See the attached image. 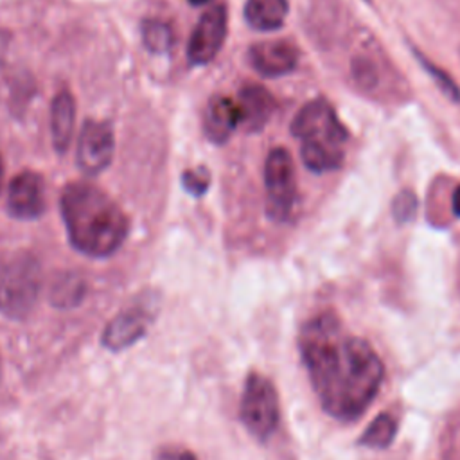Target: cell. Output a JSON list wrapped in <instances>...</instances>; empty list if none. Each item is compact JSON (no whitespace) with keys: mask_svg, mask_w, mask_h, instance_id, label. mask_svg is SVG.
<instances>
[{"mask_svg":"<svg viewBox=\"0 0 460 460\" xmlns=\"http://www.w3.org/2000/svg\"><path fill=\"white\" fill-rule=\"evenodd\" d=\"M84 280L77 273H61L56 277L50 288V302L58 307H72L77 305L84 296Z\"/></svg>","mask_w":460,"mask_h":460,"instance_id":"18","label":"cell"},{"mask_svg":"<svg viewBox=\"0 0 460 460\" xmlns=\"http://www.w3.org/2000/svg\"><path fill=\"white\" fill-rule=\"evenodd\" d=\"M228 31V9L225 4L208 7L196 22L189 43L187 59L194 66L210 63L221 50Z\"/></svg>","mask_w":460,"mask_h":460,"instance_id":"8","label":"cell"},{"mask_svg":"<svg viewBox=\"0 0 460 460\" xmlns=\"http://www.w3.org/2000/svg\"><path fill=\"white\" fill-rule=\"evenodd\" d=\"M411 54L420 63L424 72L433 79V83L442 92V95L447 97L451 102L460 104V86L455 83V79L444 68H440L435 61H431L428 56H424L417 47H411Z\"/></svg>","mask_w":460,"mask_h":460,"instance_id":"21","label":"cell"},{"mask_svg":"<svg viewBox=\"0 0 460 460\" xmlns=\"http://www.w3.org/2000/svg\"><path fill=\"white\" fill-rule=\"evenodd\" d=\"M115 153V133L108 120L88 119L77 140V167L86 176H97L110 167Z\"/></svg>","mask_w":460,"mask_h":460,"instance_id":"9","label":"cell"},{"mask_svg":"<svg viewBox=\"0 0 460 460\" xmlns=\"http://www.w3.org/2000/svg\"><path fill=\"white\" fill-rule=\"evenodd\" d=\"M451 210H453L455 217H460V185H456V189L453 190V196H451Z\"/></svg>","mask_w":460,"mask_h":460,"instance_id":"27","label":"cell"},{"mask_svg":"<svg viewBox=\"0 0 460 460\" xmlns=\"http://www.w3.org/2000/svg\"><path fill=\"white\" fill-rule=\"evenodd\" d=\"M5 208L14 219L31 221L40 217L47 210V189L43 176L31 169L18 172L9 181Z\"/></svg>","mask_w":460,"mask_h":460,"instance_id":"10","label":"cell"},{"mask_svg":"<svg viewBox=\"0 0 460 460\" xmlns=\"http://www.w3.org/2000/svg\"><path fill=\"white\" fill-rule=\"evenodd\" d=\"M156 460H198L190 451L178 449V447H167L162 449L156 456Z\"/></svg>","mask_w":460,"mask_h":460,"instance_id":"25","label":"cell"},{"mask_svg":"<svg viewBox=\"0 0 460 460\" xmlns=\"http://www.w3.org/2000/svg\"><path fill=\"white\" fill-rule=\"evenodd\" d=\"M237 106L241 111V126L246 133L261 131L277 110L273 93L257 83L244 84L237 93Z\"/></svg>","mask_w":460,"mask_h":460,"instance_id":"13","label":"cell"},{"mask_svg":"<svg viewBox=\"0 0 460 460\" xmlns=\"http://www.w3.org/2000/svg\"><path fill=\"white\" fill-rule=\"evenodd\" d=\"M59 210L70 244L83 255H113L128 237L126 212L90 181L66 183L59 196Z\"/></svg>","mask_w":460,"mask_h":460,"instance_id":"2","label":"cell"},{"mask_svg":"<svg viewBox=\"0 0 460 460\" xmlns=\"http://www.w3.org/2000/svg\"><path fill=\"white\" fill-rule=\"evenodd\" d=\"M289 131L300 140V158L311 172L323 174L343 165L349 131L327 99L305 102L293 117Z\"/></svg>","mask_w":460,"mask_h":460,"instance_id":"3","label":"cell"},{"mask_svg":"<svg viewBox=\"0 0 460 460\" xmlns=\"http://www.w3.org/2000/svg\"><path fill=\"white\" fill-rule=\"evenodd\" d=\"M300 352L322 408L341 420L361 415L377 395L385 367L363 338L343 332L332 313L309 320Z\"/></svg>","mask_w":460,"mask_h":460,"instance_id":"1","label":"cell"},{"mask_svg":"<svg viewBox=\"0 0 460 460\" xmlns=\"http://www.w3.org/2000/svg\"><path fill=\"white\" fill-rule=\"evenodd\" d=\"M394 74L395 72L390 66L388 58L370 34L361 38L356 50L349 56L347 81L361 95L379 97L388 93V90L394 86L390 79H399L392 77Z\"/></svg>","mask_w":460,"mask_h":460,"instance_id":"5","label":"cell"},{"mask_svg":"<svg viewBox=\"0 0 460 460\" xmlns=\"http://www.w3.org/2000/svg\"><path fill=\"white\" fill-rule=\"evenodd\" d=\"M0 377H2V363H0Z\"/></svg>","mask_w":460,"mask_h":460,"instance_id":"30","label":"cell"},{"mask_svg":"<svg viewBox=\"0 0 460 460\" xmlns=\"http://www.w3.org/2000/svg\"><path fill=\"white\" fill-rule=\"evenodd\" d=\"M41 288V266L27 250L0 253V313L22 320L27 318Z\"/></svg>","mask_w":460,"mask_h":460,"instance_id":"4","label":"cell"},{"mask_svg":"<svg viewBox=\"0 0 460 460\" xmlns=\"http://www.w3.org/2000/svg\"><path fill=\"white\" fill-rule=\"evenodd\" d=\"M266 214L271 221L291 219L296 203V171L286 147H273L264 162Z\"/></svg>","mask_w":460,"mask_h":460,"instance_id":"6","label":"cell"},{"mask_svg":"<svg viewBox=\"0 0 460 460\" xmlns=\"http://www.w3.org/2000/svg\"><path fill=\"white\" fill-rule=\"evenodd\" d=\"M181 185L190 196H203L210 187V172L205 167L185 169L181 172Z\"/></svg>","mask_w":460,"mask_h":460,"instance_id":"24","label":"cell"},{"mask_svg":"<svg viewBox=\"0 0 460 460\" xmlns=\"http://www.w3.org/2000/svg\"><path fill=\"white\" fill-rule=\"evenodd\" d=\"M75 126V99L68 88H59L50 102V137L54 149L66 153Z\"/></svg>","mask_w":460,"mask_h":460,"instance_id":"15","label":"cell"},{"mask_svg":"<svg viewBox=\"0 0 460 460\" xmlns=\"http://www.w3.org/2000/svg\"><path fill=\"white\" fill-rule=\"evenodd\" d=\"M345 13L343 5L336 4L334 0H320L314 5L313 13V34L318 38L320 43L334 41L336 38L347 34L345 25Z\"/></svg>","mask_w":460,"mask_h":460,"instance_id":"17","label":"cell"},{"mask_svg":"<svg viewBox=\"0 0 460 460\" xmlns=\"http://www.w3.org/2000/svg\"><path fill=\"white\" fill-rule=\"evenodd\" d=\"M241 420L259 440H266L279 424V397L271 381L257 372L246 377L241 397Z\"/></svg>","mask_w":460,"mask_h":460,"instance_id":"7","label":"cell"},{"mask_svg":"<svg viewBox=\"0 0 460 460\" xmlns=\"http://www.w3.org/2000/svg\"><path fill=\"white\" fill-rule=\"evenodd\" d=\"M419 210V198L411 189H401L392 201V216L399 225H406L415 219Z\"/></svg>","mask_w":460,"mask_h":460,"instance_id":"23","label":"cell"},{"mask_svg":"<svg viewBox=\"0 0 460 460\" xmlns=\"http://www.w3.org/2000/svg\"><path fill=\"white\" fill-rule=\"evenodd\" d=\"M2 185H4V158L0 153V190H2Z\"/></svg>","mask_w":460,"mask_h":460,"instance_id":"29","label":"cell"},{"mask_svg":"<svg viewBox=\"0 0 460 460\" xmlns=\"http://www.w3.org/2000/svg\"><path fill=\"white\" fill-rule=\"evenodd\" d=\"M11 84H9V99H7V104H9V110L14 111L18 117L27 110L29 106V101L34 97L36 93V84H34V79L31 75H25L23 72L11 77Z\"/></svg>","mask_w":460,"mask_h":460,"instance_id":"22","label":"cell"},{"mask_svg":"<svg viewBox=\"0 0 460 460\" xmlns=\"http://www.w3.org/2000/svg\"><path fill=\"white\" fill-rule=\"evenodd\" d=\"M142 43L151 54H165L171 50L174 43V32L172 27L164 20H144L140 25Z\"/></svg>","mask_w":460,"mask_h":460,"instance_id":"19","label":"cell"},{"mask_svg":"<svg viewBox=\"0 0 460 460\" xmlns=\"http://www.w3.org/2000/svg\"><path fill=\"white\" fill-rule=\"evenodd\" d=\"M241 124V111L237 101L225 95H214L203 115V133L212 144H225L235 128Z\"/></svg>","mask_w":460,"mask_h":460,"instance_id":"14","label":"cell"},{"mask_svg":"<svg viewBox=\"0 0 460 460\" xmlns=\"http://www.w3.org/2000/svg\"><path fill=\"white\" fill-rule=\"evenodd\" d=\"M190 5H194V7H201V5H207V4H210L212 0H187Z\"/></svg>","mask_w":460,"mask_h":460,"instance_id":"28","label":"cell"},{"mask_svg":"<svg viewBox=\"0 0 460 460\" xmlns=\"http://www.w3.org/2000/svg\"><path fill=\"white\" fill-rule=\"evenodd\" d=\"M153 304L138 302L120 311L104 329L102 345L110 350H122L140 340L153 322Z\"/></svg>","mask_w":460,"mask_h":460,"instance_id":"12","label":"cell"},{"mask_svg":"<svg viewBox=\"0 0 460 460\" xmlns=\"http://www.w3.org/2000/svg\"><path fill=\"white\" fill-rule=\"evenodd\" d=\"M300 59L298 47L289 40H262L248 49V63L262 77L291 74Z\"/></svg>","mask_w":460,"mask_h":460,"instance_id":"11","label":"cell"},{"mask_svg":"<svg viewBox=\"0 0 460 460\" xmlns=\"http://www.w3.org/2000/svg\"><path fill=\"white\" fill-rule=\"evenodd\" d=\"M288 11V0H246L243 14L252 29L271 32L284 25Z\"/></svg>","mask_w":460,"mask_h":460,"instance_id":"16","label":"cell"},{"mask_svg":"<svg viewBox=\"0 0 460 460\" xmlns=\"http://www.w3.org/2000/svg\"><path fill=\"white\" fill-rule=\"evenodd\" d=\"M11 32L4 27H0V68H4L5 59H7V52H9V45H11Z\"/></svg>","mask_w":460,"mask_h":460,"instance_id":"26","label":"cell"},{"mask_svg":"<svg viewBox=\"0 0 460 460\" xmlns=\"http://www.w3.org/2000/svg\"><path fill=\"white\" fill-rule=\"evenodd\" d=\"M397 433V420L390 413H379L359 438L361 446L383 449L388 447Z\"/></svg>","mask_w":460,"mask_h":460,"instance_id":"20","label":"cell"}]
</instances>
